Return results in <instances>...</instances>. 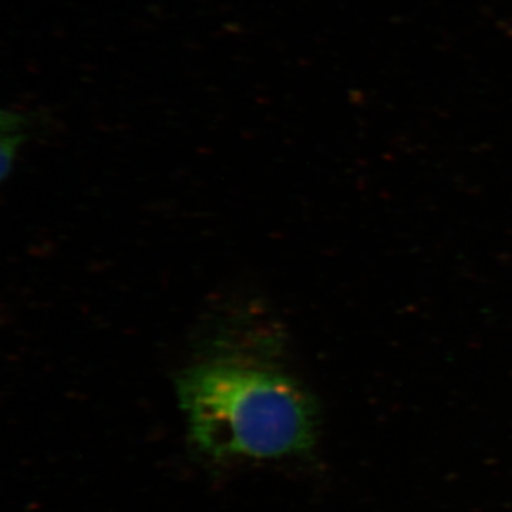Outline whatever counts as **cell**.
Masks as SVG:
<instances>
[{
    "mask_svg": "<svg viewBox=\"0 0 512 512\" xmlns=\"http://www.w3.org/2000/svg\"><path fill=\"white\" fill-rule=\"evenodd\" d=\"M175 389L191 443L214 461L296 456L315 446V400L261 349L227 343L181 370Z\"/></svg>",
    "mask_w": 512,
    "mask_h": 512,
    "instance_id": "1",
    "label": "cell"
},
{
    "mask_svg": "<svg viewBox=\"0 0 512 512\" xmlns=\"http://www.w3.org/2000/svg\"><path fill=\"white\" fill-rule=\"evenodd\" d=\"M23 119L15 113H2V180L8 178L15 163L16 151L23 143L25 134L20 131Z\"/></svg>",
    "mask_w": 512,
    "mask_h": 512,
    "instance_id": "2",
    "label": "cell"
}]
</instances>
